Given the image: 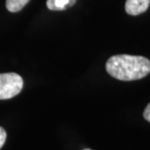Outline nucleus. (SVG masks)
<instances>
[{
  "instance_id": "f257e3e1",
  "label": "nucleus",
  "mask_w": 150,
  "mask_h": 150,
  "mask_svg": "<svg viewBox=\"0 0 150 150\" xmlns=\"http://www.w3.org/2000/svg\"><path fill=\"white\" fill-rule=\"evenodd\" d=\"M108 74L122 81L141 79L150 73V61L142 56L118 54L106 63Z\"/></svg>"
},
{
  "instance_id": "f03ea898",
  "label": "nucleus",
  "mask_w": 150,
  "mask_h": 150,
  "mask_svg": "<svg viewBox=\"0 0 150 150\" xmlns=\"http://www.w3.org/2000/svg\"><path fill=\"white\" fill-rule=\"evenodd\" d=\"M23 81L15 73L0 74V99H9L18 95L23 89Z\"/></svg>"
},
{
  "instance_id": "7ed1b4c3",
  "label": "nucleus",
  "mask_w": 150,
  "mask_h": 150,
  "mask_svg": "<svg viewBox=\"0 0 150 150\" xmlns=\"http://www.w3.org/2000/svg\"><path fill=\"white\" fill-rule=\"evenodd\" d=\"M150 0H127L125 11L129 15L136 16L144 13L149 8Z\"/></svg>"
},
{
  "instance_id": "20e7f679",
  "label": "nucleus",
  "mask_w": 150,
  "mask_h": 150,
  "mask_svg": "<svg viewBox=\"0 0 150 150\" xmlns=\"http://www.w3.org/2000/svg\"><path fill=\"white\" fill-rule=\"evenodd\" d=\"M77 2V0H47V7L53 11L65 10L71 8Z\"/></svg>"
},
{
  "instance_id": "39448f33",
  "label": "nucleus",
  "mask_w": 150,
  "mask_h": 150,
  "mask_svg": "<svg viewBox=\"0 0 150 150\" xmlns=\"http://www.w3.org/2000/svg\"><path fill=\"white\" fill-rule=\"evenodd\" d=\"M28 2L29 0H6V8L9 12L16 13L21 10Z\"/></svg>"
},
{
  "instance_id": "423d86ee",
  "label": "nucleus",
  "mask_w": 150,
  "mask_h": 150,
  "mask_svg": "<svg viewBox=\"0 0 150 150\" xmlns=\"http://www.w3.org/2000/svg\"><path fill=\"white\" fill-rule=\"evenodd\" d=\"M6 137H7V134H6L5 130L2 127H0V149L4 144L6 141Z\"/></svg>"
},
{
  "instance_id": "0eeeda50",
  "label": "nucleus",
  "mask_w": 150,
  "mask_h": 150,
  "mask_svg": "<svg viewBox=\"0 0 150 150\" xmlns=\"http://www.w3.org/2000/svg\"><path fill=\"white\" fill-rule=\"evenodd\" d=\"M144 117L147 121L150 122V103L145 108L144 112Z\"/></svg>"
},
{
  "instance_id": "6e6552de",
  "label": "nucleus",
  "mask_w": 150,
  "mask_h": 150,
  "mask_svg": "<svg viewBox=\"0 0 150 150\" xmlns=\"http://www.w3.org/2000/svg\"><path fill=\"white\" fill-rule=\"evenodd\" d=\"M84 150H91V149H84Z\"/></svg>"
}]
</instances>
